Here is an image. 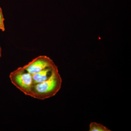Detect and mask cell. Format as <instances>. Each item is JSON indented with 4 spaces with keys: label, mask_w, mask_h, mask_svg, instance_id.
<instances>
[{
    "label": "cell",
    "mask_w": 131,
    "mask_h": 131,
    "mask_svg": "<svg viewBox=\"0 0 131 131\" xmlns=\"http://www.w3.org/2000/svg\"><path fill=\"white\" fill-rule=\"evenodd\" d=\"M62 84V78L57 70L48 80L33 84L29 96L40 100L53 97L60 90Z\"/></svg>",
    "instance_id": "6da1fadb"
},
{
    "label": "cell",
    "mask_w": 131,
    "mask_h": 131,
    "mask_svg": "<svg viewBox=\"0 0 131 131\" xmlns=\"http://www.w3.org/2000/svg\"><path fill=\"white\" fill-rule=\"evenodd\" d=\"M9 77L15 87L26 95H30L33 84L32 74L23 67H20L11 72Z\"/></svg>",
    "instance_id": "7a4b0ae2"
},
{
    "label": "cell",
    "mask_w": 131,
    "mask_h": 131,
    "mask_svg": "<svg viewBox=\"0 0 131 131\" xmlns=\"http://www.w3.org/2000/svg\"><path fill=\"white\" fill-rule=\"evenodd\" d=\"M54 65L55 64L54 62L49 57L41 56L33 59L23 67L27 72L32 75Z\"/></svg>",
    "instance_id": "3957f363"
},
{
    "label": "cell",
    "mask_w": 131,
    "mask_h": 131,
    "mask_svg": "<svg viewBox=\"0 0 131 131\" xmlns=\"http://www.w3.org/2000/svg\"><path fill=\"white\" fill-rule=\"evenodd\" d=\"M58 70L56 64L43 70L39 73L32 75L33 84L40 83L48 80L54 71Z\"/></svg>",
    "instance_id": "277c9868"
},
{
    "label": "cell",
    "mask_w": 131,
    "mask_h": 131,
    "mask_svg": "<svg viewBox=\"0 0 131 131\" xmlns=\"http://www.w3.org/2000/svg\"><path fill=\"white\" fill-rule=\"evenodd\" d=\"M106 127L102 124L93 122L89 125V131H110Z\"/></svg>",
    "instance_id": "5b68a950"
},
{
    "label": "cell",
    "mask_w": 131,
    "mask_h": 131,
    "mask_svg": "<svg viewBox=\"0 0 131 131\" xmlns=\"http://www.w3.org/2000/svg\"><path fill=\"white\" fill-rule=\"evenodd\" d=\"M5 18H4L2 9L0 7V29L2 31H5V25H4V21Z\"/></svg>",
    "instance_id": "8992f818"
},
{
    "label": "cell",
    "mask_w": 131,
    "mask_h": 131,
    "mask_svg": "<svg viewBox=\"0 0 131 131\" xmlns=\"http://www.w3.org/2000/svg\"><path fill=\"white\" fill-rule=\"evenodd\" d=\"M2 56V54H1V52L0 51V58Z\"/></svg>",
    "instance_id": "52a82bcc"
},
{
    "label": "cell",
    "mask_w": 131,
    "mask_h": 131,
    "mask_svg": "<svg viewBox=\"0 0 131 131\" xmlns=\"http://www.w3.org/2000/svg\"><path fill=\"white\" fill-rule=\"evenodd\" d=\"M0 51L2 52V49L1 48V46H0Z\"/></svg>",
    "instance_id": "ba28073f"
}]
</instances>
